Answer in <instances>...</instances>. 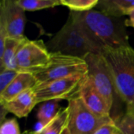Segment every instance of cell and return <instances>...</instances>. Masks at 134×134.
<instances>
[{
    "mask_svg": "<svg viewBox=\"0 0 134 134\" xmlns=\"http://www.w3.org/2000/svg\"><path fill=\"white\" fill-rule=\"evenodd\" d=\"M74 20L82 27L90 39L103 51L129 46L126 20L107 15L100 10L91 9L78 13L71 11Z\"/></svg>",
    "mask_w": 134,
    "mask_h": 134,
    "instance_id": "1",
    "label": "cell"
},
{
    "mask_svg": "<svg viewBox=\"0 0 134 134\" xmlns=\"http://www.w3.org/2000/svg\"><path fill=\"white\" fill-rule=\"evenodd\" d=\"M46 45L50 53H60L82 59L90 53H102L101 49L90 39L71 14L64 25Z\"/></svg>",
    "mask_w": 134,
    "mask_h": 134,
    "instance_id": "2",
    "label": "cell"
},
{
    "mask_svg": "<svg viewBox=\"0 0 134 134\" xmlns=\"http://www.w3.org/2000/svg\"><path fill=\"white\" fill-rule=\"evenodd\" d=\"M111 73L117 96L127 104L134 100V49H104L101 53Z\"/></svg>",
    "mask_w": 134,
    "mask_h": 134,
    "instance_id": "3",
    "label": "cell"
},
{
    "mask_svg": "<svg viewBox=\"0 0 134 134\" xmlns=\"http://www.w3.org/2000/svg\"><path fill=\"white\" fill-rule=\"evenodd\" d=\"M68 122L66 127L70 134H94L102 126L115 121L111 117H99L85 104L77 91L68 104Z\"/></svg>",
    "mask_w": 134,
    "mask_h": 134,
    "instance_id": "4",
    "label": "cell"
},
{
    "mask_svg": "<svg viewBox=\"0 0 134 134\" xmlns=\"http://www.w3.org/2000/svg\"><path fill=\"white\" fill-rule=\"evenodd\" d=\"M88 66L85 59L64 55L60 53H51L49 65L43 70L35 73L38 86L53 80L72 76H86Z\"/></svg>",
    "mask_w": 134,
    "mask_h": 134,
    "instance_id": "5",
    "label": "cell"
},
{
    "mask_svg": "<svg viewBox=\"0 0 134 134\" xmlns=\"http://www.w3.org/2000/svg\"><path fill=\"white\" fill-rule=\"evenodd\" d=\"M88 66V78L104 99L109 110L114 104L115 93H116L113 78L107 62L102 54L90 53L85 57Z\"/></svg>",
    "mask_w": 134,
    "mask_h": 134,
    "instance_id": "6",
    "label": "cell"
},
{
    "mask_svg": "<svg viewBox=\"0 0 134 134\" xmlns=\"http://www.w3.org/2000/svg\"><path fill=\"white\" fill-rule=\"evenodd\" d=\"M51 53L42 40L27 38L16 55V66L19 72L35 74L45 69L49 64Z\"/></svg>",
    "mask_w": 134,
    "mask_h": 134,
    "instance_id": "7",
    "label": "cell"
},
{
    "mask_svg": "<svg viewBox=\"0 0 134 134\" xmlns=\"http://www.w3.org/2000/svg\"><path fill=\"white\" fill-rule=\"evenodd\" d=\"M86 76H72L37 86L33 89L37 104L54 100H69L76 93Z\"/></svg>",
    "mask_w": 134,
    "mask_h": 134,
    "instance_id": "8",
    "label": "cell"
},
{
    "mask_svg": "<svg viewBox=\"0 0 134 134\" xmlns=\"http://www.w3.org/2000/svg\"><path fill=\"white\" fill-rule=\"evenodd\" d=\"M0 17L5 24L8 38H23L26 23L25 11L16 0H2L0 3Z\"/></svg>",
    "mask_w": 134,
    "mask_h": 134,
    "instance_id": "9",
    "label": "cell"
},
{
    "mask_svg": "<svg viewBox=\"0 0 134 134\" xmlns=\"http://www.w3.org/2000/svg\"><path fill=\"white\" fill-rule=\"evenodd\" d=\"M78 92L85 104L93 114L99 117H111V111L104 99L87 75L82 79Z\"/></svg>",
    "mask_w": 134,
    "mask_h": 134,
    "instance_id": "10",
    "label": "cell"
},
{
    "mask_svg": "<svg viewBox=\"0 0 134 134\" xmlns=\"http://www.w3.org/2000/svg\"><path fill=\"white\" fill-rule=\"evenodd\" d=\"M38 81L34 74L30 72H20L8 87L0 93V104H2L13 100L19 94L35 88Z\"/></svg>",
    "mask_w": 134,
    "mask_h": 134,
    "instance_id": "11",
    "label": "cell"
},
{
    "mask_svg": "<svg viewBox=\"0 0 134 134\" xmlns=\"http://www.w3.org/2000/svg\"><path fill=\"white\" fill-rule=\"evenodd\" d=\"M37 104L33 89L28 90L13 100L1 104L7 112L15 115L18 118L27 117Z\"/></svg>",
    "mask_w": 134,
    "mask_h": 134,
    "instance_id": "12",
    "label": "cell"
},
{
    "mask_svg": "<svg viewBox=\"0 0 134 134\" xmlns=\"http://www.w3.org/2000/svg\"><path fill=\"white\" fill-rule=\"evenodd\" d=\"M27 38L26 36L23 38H8L5 44L4 52L0 57V69L3 70L5 68L13 69L17 71L16 66V55L17 53L24 43V42Z\"/></svg>",
    "mask_w": 134,
    "mask_h": 134,
    "instance_id": "13",
    "label": "cell"
},
{
    "mask_svg": "<svg viewBox=\"0 0 134 134\" xmlns=\"http://www.w3.org/2000/svg\"><path fill=\"white\" fill-rule=\"evenodd\" d=\"M96 7L107 15L122 17L133 9L134 0H100Z\"/></svg>",
    "mask_w": 134,
    "mask_h": 134,
    "instance_id": "14",
    "label": "cell"
},
{
    "mask_svg": "<svg viewBox=\"0 0 134 134\" xmlns=\"http://www.w3.org/2000/svg\"><path fill=\"white\" fill-rule=\"evenodd\" d=\"M59 102L60 100H54L43 103L38 111L37 118L38 119V122L36 124L34 131L38 132L42 130L45 126L55 119L61 110V108H60Z\"/></svg>",
    "mask_w": 134,
    "mask_h": 134,
    "instance_id": "15",
    "label": "cell"
},
{
    "mask_svg": "<svg viewBox=\"0 0 134 134\" xmlns=\"http://www.w3.org/2000/svg\"><path fill=\"white\" fill-rule=\"evenodd\" d=\"M68 111V108L61 109L57 116L49 125L45 126L42 130L38 132L27 131L24 134H61L67 126Z\"/></svg>",
    "mask_w": 134,
    "mask_h": 134,
    "instance_id": "16",
    "label": "cell"
},
{
    "mask_svg": "<svg viewBox=\"0 0 134 134\" xmlns=\"http://www.w3.org/2000/svg\"><path fill=\"white\" fill-rule=\"evenodd\" d=\"M24 11H36L61 5L60 0H16Z\"/></svg>",
    "mask_w": 134,
    "mask_h": 134,
    "instance_id": "17",
    "label": "cell"
},
{
    "mask_svg": "<svg viewBox=\"0 0 134 134\" xmlns=\"http://www.w3.org/2000/svg\"><path fill=\"white\" fill-rule=\"evenodd\" d=\"M99 0H60V4L68 7L72 12L82 13L93 9Z\"/></svg>",
    "mask_w": 134,
    "mask_h": 134,
    "instance_id": "18",
    "label": "cell"
},
{
    "mask_svg": "<svg viewBox=\"0 0 134 134\" xmlns=\"http://www.w3.org/2000/svg\"><path fill=\"white\" fill-rule=\"evenodd\" d=\"M124 134H134V114L126 111L116 122Z\"/></svg>",
    "mask_w": 134,
    "mask_h": 134,
    "instance_id": "19",
    "label": "cell"
},
{
    "mask_svg": "<svg viewBox=\"0 0 134 134\" xmlns=\"http://www.w3.org/2000/svg\"><path fill=\"white\" fill-rule=\"evenodd\" d=\"M20 72L16 70L5 68L0 73V93L3 92Z\"/></svg>",
    "mask_w": 134,
    "mask_h": 134,
    "instance_id": "20",
    "label": "cell"
},
{
    "mask_svg": "<svg viewBox=\"0 0 134 134\" xmlns=\"http://www.w3.org/2000/svg\"><path fill=\"white\" fill-rule=\"evenodd\" d=\"M0 134H20L16 119H10L2 122L0 127Z\"/></svg>",
    "mask_w": 134,
    "mask_h": 134,
    "instance_id": "21",
    "label": "cell"
},
{
    "mask_svg": "<svg viewBox=\"0 0 134 134\" xmlns=\"http://www.w3.org/2000/svg\"><path fill=\"white\" fill-rule=\"evenodd\" d=\"M117 123L113 121L99 128L94 134H114L117 129Z\"/></svg>",
    "mask_w": 134,
    "mask_h": 134,
    "instance_id": "22",
    "label": "cell"
},
{
    "mask_svg": "<svg viewBox=\"0 0 134 134\" xmlns=\"http://www.w3.org/2000/svg\"><path fill=\"white\" fill-rule=\"evenodd\" d=\"M128 16H129V20H126V25L133 27L134 28V8L130 11Z\"/></svg>",
    "mask_w": 134,
    "mask_h": 134,
    "instance_id": "23",
    "label": "cell"
},
{
    "mask_svg": "<svg viewBox=\"0 0 134 134\" xmlns=\"http://www.w3.org/2000/svg\"><path fill=\"white\" fill-rule=\"evenodd\" d=\"M126 111L134 114V100L131 103V104L126 105Z\"/></svg>",
    "mask_w": 134,
    "mask_h": 134,
    "instance_id": "24",
    "label": "cell"
},
{
    "mask_svg": "<svg viewBox=\"0 0 134 134\" xmlns=\"http://www.w3.org/2000/svg\"><path fill=\"white\" fill-rule=\"evenodd\" d=\"M118 126V125H117ZM114 134H124L123 133V132L121 130V129L119 127V126H117V129H116V130H115V133Z\"/></svg>",
    "mask_w": 134,
    "mask_h": 134,
    "instance_id": "25",
    "label": "cell"
},
{
    "mask_svg": "<svg viewBox=\"0 0 134 134\" xmlns=\"http://www.w3.org/2000/svg\"><path fill=\"white\" fill-rule=\"evenodd\" d=\"M61 134H70L69 133V131H68V128H67V127H65V128H64V130H63V132L61 133Z\"/></svg>",
    "mask_w": 134,
    "mask_h": 134,
    "instance_id": "26",
    "label": "cell"
}]
</instances>
